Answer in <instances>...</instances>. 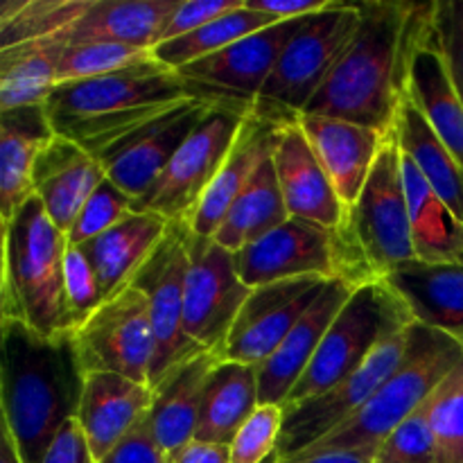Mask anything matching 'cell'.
<instances>
[{"mask_svg": "<svg viewBox=\"0 0 463 463\" xmlns=\"http://www.w3.org/2000/svg\"><path fill=\"white\" fill-rule=\"evenodd\" d=\"M99 463H165L163 452L158 450L156 441L152 437V425H149V414L136 425L134 432Z\"/></svg>", "mask_w": 463, "mask_h": 463, "instance_id": "cell-45", "label": "cell"}, {"mask_svg": "<svg viewBox=\"0 0 463 463\" xmlns=\"http://www.w3.org/2000/svg\"><path fill=\"white\" fill-rule=\"evenodd\" d=\"M220 360V353H199L193 360L172 371L154 389L149 425H152L154 441L163 455H170V452L194 441L203 387H206L208 375Z\"/></svg>", "mask_w": 463, "mask_h": 463, "instance_id": "cell-28", "label": "cell"}, {"mask_svg": "<svg viewBox=\"0 0 463 463\" xmlns=\"http://www.w3.org/2000/svg\"><path fill=\"white\" fill-rule=\"evenodd\" d=\"M104 297L98 276L81 247L68 244L66 253V321L68 333L80 328L99 306Z\"/></svg>", "mask_w": 463, "mask_h": 463, "instance_id": "cell-42", "label": "cell"}, {"mask_svg": "<svg viewBox=\"0 0 463 463\" xmlns=\"http://www.w3.org/2000/svg\"><path fill=\"white\" fill-rule=\"evenodd\" d=\"M430 401L432 396L378 448L373 463H437V443L430 425Z\"/></svg>", "mask_w": 463, "mask_h": 463, "instance_id": "cell-41", "label": "cell"}, {"mask_svg": "<svg viewBox=\"0 0 463 463\" xmlns=\"http://www.w3.org/2000/svg\"><path fill=\"white\" fill-rule=\"evenodd\" d=\"M3 425L23 463H43L59 430L80 410L86 373L72 335L45 337L21 321L0 319Z\"/></svg>", "mask_w": 463, "mask_h": 463, "instance_id": "cell-2", "label": "cell"}, {"mask_svg": "<svg viewBox=\"0 0 463 463\" xmlns=\"http://www.w3.org/2000/svg\"><path fill=\"white\" fill-rule=\"evenodd\" d=\"M333 0H247V7L274 21H297L324 12Z\"/></svg>", "mask_w": 463, "mask_h": 463, "instance_id": "cell-47", "label": "cell"}, {"mask_svg": "<svg viewBox=\"0 0 463 463\" xmlns=\"http://www.w3.org/2000/svg\"><path fill=\"white\" fill-rule=\"evenodd\" d=\"M43 463H95L77 419L68 420L45 452Z\"/></svg>", "mask_w": 463, "mask_h": 463, "instance_id": "cell-46", "label": "cell"}, {"mask_svg": "<svg viewBox=\"0 0 463 463\" xmlns=\"http://www.w3.org/2000/svg\"><path fill=\"white\" fill-rule=\"evenodd\" d=\"M396 136L401 149L416 163L420 175L463 224V167L450 154V149L439 140L423 113L414 107L410 98L402 99L396 120Z\"/></svg>", "mask_w": 463, "mask_h": 463, "instance_id": "cell-32", "label": "cell"}, {"mask_svg": "<svg viewBox=\"0 0 463 463\" xmlns=\"http://www.w3.org/2000/svg\"><path fill=\"white\" fill-rule=\"evenodd\" d=\"M297 122L310 140L326 175L333 181L348 217H353L375 158L389 134H380L369 127L339 118L312 116V113H298Z\"/></svg>", "mask_w": 463, "mask_h": 463, "instance_id": "cell-21", "label": "cell"}, {"mask_svg": "<svg viewBox=\"0 0 463 463\" xmlns=\"http://www.w3.org/2000/svg\"><path fill=\"white\" fill-rule=\"evenodd\" d=\"M188 235L190 229L185 224H172L154 256L131 280V285L147 298L149 319H152L154 339H156V355H154L152 373H149L152 392L172 371L202 353L190 344L184 330Z\"/></svg>", "mask_w": 463, "mask_h": 463, "instance_id": "cell-14", "label": "cell"}, {"mask_svg": "<svg viewBox=\"0 0 463 463\" xmlns=\"http://www.w3.org/2000/svg\"><path fill=\"white\" fill-rule=\"evenodd\" d=\"M283 407L258 405L229 443L231 463H274L283 432Z\"/></svg>", "mask_w": 463, "mask_h": 463, "instance_id": "cell-39", "label": "cell"}, {"mask_svg": "<svg viewBox=\"0 0 463 463\" xmlns=\"http://www.w3.org/2000/svg\"><path fill=\"white\" fill-rule=\"evenodd\" d=\"M190 98L193 90L179 72L152 59L113 75L57 84L45 111L54 134L99 154Z\"/></svg>", "mask_w": 463, "mask_h": 463, "instance_id": "cell-3", "label": "cell"}, {"mask_svg": "<svg viewBox=\"0 0 463 463\" xmlns=\"http://www.w3.org/2000/svg\"><path fill=\"white\" fill-rule=\"evenodd\" d=\"M294 118H279L262 111L260 107H253V111L244 118L240 134L222 165L220 175L215 176L208 193L203 194L190 231L203 238H215L224 222L226 213L235 203V199L242 194L253 181L256 172L260 170L267 158L274 156L276 140H279L280 129Z\"/></svg>", "mask_w": 463, "mask_h": 463, "instance_id": "cell-19", "label": "cell"}, {"mask_svg": "<svg viewBox=\"0 0 463 463\" xmlns=\"http://www.w3.org/2000/svg\"><path fill=\"white\" fill-rule=\"evenodd\" d=\"M360 21L362 3L339 0H333L324 12L307 16L285 45L256 107L279 118H297L306 111L346 50Z\"/></svg>", "mask_w": 463, "mask_h": 463, "instance_id": "cell-7", "label": "cell"}, {"mask_svg": "<svg viewBox=\"0 0 463 463\" xmlns=\"http://www.w3.org/2000/svg\"><path fill=\"white\" fill-rule=\"evenodd\" d=\"M233 260L240 280L251 289L303 276L344 279L357 285L375 280L355 242L335 238L292 217L258 242L233 253Z\"/></svg>", "mask_w": 463, "mask_h": 463, "instance_id": "cell-8", "label": "cell"}, {"mask_svg": "<svg viewBox=\"0 0 463 463\" xmlns=\"http://www.w3.org/2000/svg\"><path fill=\"white\" fill-rule=\"evenodd\" d=\"M416 324L410 307L383 279L360 285L326 333L319 351L283 410L321 396L355 373L389 337Z\"/></svg>", "mask_w": 463, "mask_h": 463, "instance_id": "cell-6", "label": "cell"}, {"mask_svg": "<svg viewBox=\"0 0 463 463\" xmlns=\"http://www.w3.org/2000/svg\"><path fill=\"white\" fill-rule=\"evenodd\" d=\"M152 50L131 48L120 43H77L66 45L57 66V84L129 71L152 61Z\"/></svg>", "mask_w": 463, "mask_h": 463, "instance_id": "cell-37", "label": "cell"}, {"mask_svg": "<svg viewBox=\"0 0 463 463\" xmlns=\"http://www.w3.org/2000/svg\"><path fill=\"white\" fill-rule=\"evenodd\" d=\"M411 242L416 260L428 265H463V224L437 197L416 163L402 152Z\"/></svg>", "mask_w": 463, "mask_h": 463, "instance_id": "cell-31", "label": "cell"}, {"mask_svg": "<svg viewBox=\"0 0 463 463\" xmlns=\"http://www.w3.org/2000/svg\"><path fill=\"white\" fill-rule=\"evenodd\" d=\"M285 463H373V457L364 452H319V455L298 457Z\"/></svg>", "mask_w": 463, "mask_h": 463, "instance_id": "cell-49", "label": "cell"}, {"mask_svg": "<svg viewBox=\"0 0 463 463\" xmlns=\"http://www.w3.org/2000/svg\"><path fill=\"white\" fill-rule=\"evenodd\" d=\"M288 220L289 213L285 206L283 193H280L274 158H267L251 184L235 199L213 240H217L231 253H238L240 249L258 242Z\"/></svg>", "mask_w": 463, "mask_h": 463, "instance_id": "cell-34", "label": "cell"}, {"mask_svg": "<svg viewBox=\"0 0 463 463\" xmlns=\"http://www.w3.org/2000/svg\"><path fill=\"white\" fill-rule=\"evenodd\" d=\"M84 373H118L149 387L156 339L147 298L134 285L104 298L102 306L72 330Z\"/></svg>", "mask_w": 463, "mask_h": 463, "instance_id": "cell-11", "label": "cell"}, {"mask_svg": "<svg viewBox=\"0 0 463 463\" xmlns=\"http://www.w3.org/2000/svg\"><path fill=\"white\" fill-rule=\"evenodd\" d=\"M351 226L373 279H384L396 267L416 260L402 176V149L396 129L384 138L351 217Z\"/></svg>", "mask_w": 463, "mask_h": 463, "instance_id": "cell-10", "label": "cell"}, {"mask_svg": "<svg viewBox=\"0 0 463 463\" xmlns=\"http://www.w3.org/2000/svg\"><path fill=\"white\" fill-rule=\"evenodd\" d=\"M434 16V9H432ZM432 16L411 45L407 63V98L423 113L443 145L463 167V99L448 72L434 34Z\"/></svg>", "mask_w": 463, "mask_h": 463, "instance_id": "cell-24", "label": "cell"}, {"mask_svg": "<svg viewBox=\"0 0 463 463\" xmlns=\"http://www.w3.org/2000/svg\"><path fill=\"white\" fill-rule=\"evenodd\" d=\"M430 425L437 463H463V360L432 393Z\"/></svg>", "mask_w": 463, "mask_h": 463, "instance_id": "cell-38", "label": "cell"}, {"mask_svg": "<svg viewBox=\"0 0 463 463\" xmlns=\"http://www.w3.org/2000/svg\"><path fill=\"white\" fill-rule=\"evenodd\" d=\"M434 3H362V21L346 50L303 113L396 129L407 98V63Z\"/></svg>", "mask_w": 463, "mask_h": 463, "instance_id": "cell-1", "label": "cell"}, {"mask_svg": "<svg viewBox=\"0 0 463 463\" xmlns=\"http://www.w3.org/2000/svg\"><path fill=\"white\" fill-rule=\"evenodd\" d=\"M217 104L222 102L202 98L184 99L104 152L95 154L107 170L109 181H113L131 202L143 197Z\"/></svg>", "mask_w": 463, "mask_h": 463, "instance_id": "cell-16", "label": "cell"}, {"mask_svg": "<svg viewBox=\"0 0 463 463\" xmlns=\"http://www.w3.org/2000/svg\"><path fill=\"white\" fill-rule=\"evenodd\" d=\"M251 288L240 280L233 253L190 231L184 294V330L197 351L220 353Z\"/></svg>", "mask_w": 463, "mask_h": 463, "instance_id": "cell-13", "label": "cell"}, {"mask_svg": "<svg viewBox=\"0 0 463 463\" xmlns=\"http://www.w3.org/2000/svg\"><path fill=\"white\" fill-rule=\"evenodd\" d=\"M276 23L280 21L253 12V9L247 7V0H244L238 9L206 23L199 30L179 36V39L158 43L152 50V54L161 66L170 68V71H181V68L190 66V63L199 61V59L211 57V54L233 45L235 41L244 39L249 34H256V32L276 25Z\"/></svg>", "mask_w": 463, "mask_h": 463, "instance_id": "cell-35", "label": "cell"}, {"mask_svg": "<svg viewBox=\"0 0 463 463\" xmlns=\"http://www.w3.org/2000/svg\"><path fill=\"white\" fill-rule=\"evenodd\" d=\"M260 405L256 366L220 360L203 387L194 441L229 446Z\"/></svg>", "mask_w": 463, "mask_h": 463, "instance_id": "cell-30", "label": "cell"}, {"mask_svg": "<svg viewBox=\"0 0 463 463\" xmlns=\"http://www.w3.org/2000/svg\"><path fill=\"white\" fill-rule=\"evenodd\" d=\"M432 25L452 84L463 99V0L434 3Z\"/></svg>", "mask_w": 463, "mask_h": 463, "instance_id": "cell-43", "label": "cell"}, {"mask_svg": "<svg viewBox=\"0 0 463 463\" xmlns=\"http://www.w3.org/2000/svg\"><path fill=\"white\" fill-rule=\"evenodd\" d=\"M461 360V344L428 326L414 324L405 360L375 396L346 423L294 459L319 452H364L375 457L378 448L437 392Z\"/></svg>", "mask_w": 463, "mask_h": 463, "instance_id": "cell-5", "label": "cell"}, {"mask_svg": "<svg viewBox=\"0 0 463 463\" xmlns=\"http://www.w3.org/2000/svg\"><path fill=\"white\" fill-rule=\"evenodd\" d=\"M411 326L389 337L355 373L335 384L333 389L301 402V405L283 410V432H280L274 463L294 459L303 450L315 446L317 441L328 437L339 425L346 423L351 416H355L387 383L389 375L402 364L407 351H410Z\"/></svg>", "mask_w": 463, "mask_h": 463, "instance_id": "cell-12", "label": "cell"}, {"mask_svg": "<svg viewBox=\"0 0 463 463\" xmlns=\"http://www.w3.org/2000/svg\"><path fill=\"white\" fill-rule=\"evenodd\" d=\"M326 283L328 280L319 276H303L253 288L226 337L222 360L256 369L265 364L317 301Z\"/></svg>", "mask_w": 463, "mask_h": 463, "instance_id": "cell-17", "label": "cell"}, {"mask_svg": "<svg viewBox=\"0 0 463 463\" xmlns=\"http://www.w3.org/2000/svg\"><path fill=\"white\" fill-rule=\"evenodd\" d=\"M244 0H181L179 7L172 12V16L167 18V23L163 25L161 34H158L156 39V45L190 34V32L199 30V27L206 25V23L215 21V18L238 9ZM156 45H154V48H156Z\"/></svg>", "mask_w": 463, "mask_h": 463, "instance_id": "cell-44", "label": "cell"}, {"mask_svg": "<svg viewBox=\"0 0 463 463\" xmlns=\"http://www.w3.org/2000/svg\"><path fill=\"white\" fill-rule=\"evenodd\" d=\"M68 235L50 220L36 194L3 224L0 319L21 321L45 337L68 333Z\"/></svg>", "mask_w": 463, "mask_h": 463, "instance_id": "cell-4", "label": "cell"}, {"mask_svg": "<svg viewBox=\"0 0 463 463\" xmlns=\"http://www.w3.org/2000/svg\"><path fill=\"white\" fill-rule=\"evenodd\" d=\"M0 463H23L21 457H18L16 443L9 437L7 428L3 425V446H0Z\"/></svg>", "mask_w": 463, "mask_h": 463, "instance_id": "cell-50", "label": "cell"}, {"mask_svg": "<svg viewBox=\"0 0 463 463\" xmlns=\"http://www.w3.org/2000/svg\"><path fill=\"white\" fill-rule=\"evenodd\" d=\"M364 285V283H362ZM360 288L351 280H328L317 301L307 307L306 315L298 319L292 333L288 335L279 351L258 366V389H260V405L283 407L292 389L306 373L312 357L319 351L326 333L330 330L333 321L346 306L353 292Z\"/></svg>", "mask_w": 463, "mask_h": 463, "instance_id": "cell-20", "label": "cell"}, {"mask_svg": "<svg viewBox=\"0 0 463 463\" xmlns=\"http://www.w3.org/2000/svg\"><path fill=\"white\" fill-rule=\"evenodd\" d=\"M181 0H93L66 32L68 45L120 43L152 50Z\"/></svg>", "mask_w": 463, "mask_h": 463, "instance_id": "cell-29", "label": "cell"}, {"mask_svg": "<svg viewBox=\"0 0 463 463\" xmlns=\"http://www.w3.org/2000/svg\"><path fill=\"white\" fill-rule=\"evenodd\" d=\"M165 463H231L229 446H217V443L190 441L188 446L179 450L163 455Z\"/></svg>", "mask_w": 463, "mask_h": 463, "instance_id": "cell-48", "label": "cell"}, {"mask_svg": "<svg viewBox=\"0 0 463 463\" xmlns=\"http://www.w3.org/2000/svg\"><path fill=\"white\" fill-rule=\"evenodd\" d=\"M251 111L253 107L217 104L181 145L152 188L131 203V211L156 213L170 224H185L190 229L203 194L220 175L240 127Z\"/></svg>", "mask_w": 463, "mask_h": 463, "instance_id": "cell-9", "label": "cell"}, {"mask_svg": "<svg viewBox=\"0 0 463 463\" xmlns=\"http://www.w3.org/2000/svg\"><path fill=\"white\" fill-rule=\"evenodd\" d=\"M102 181H107V170L95 154L75 140L54 134L36 158L32 188L50 220L68 235L84 203Z\"/></svg>", "mask_w": 463, "mask_h": 463, "instance_id": "cell-23", "label": "cell"}, {"mask_svg": "<svg viewBox=\"0 0 463 463\" xmlns=\"http://www.w3.org/2000/svg\"><path fill=\"white\" fill-rule=\"evenodd\" d=\"M170 226V222L156 213L131 211L107 233L81 244V251L93 265L104 298L129 288L136 274L163 242Z\"/></svg>", "mask_w": 463, "mask_h": 463, "instance_id": "cell-26", "label": "cell"}, {"mask_svg": "<svg viewBox=\"0 0 463 463\" xmlns=\"http://www.w3.org/2000/svg\"><path fill=\"white\" fill-rule=\"evenodd\" d=\"M383 280L405 301L416 324L463 346V265L411 260L389 271Z\"/></svg>", "mask_w": 463, "mask_h": 463, "instance_id": "cell-25", "label": "cell"}, {"mask_svg": "<svg viewBox=\"0 0 463 463\" xmlns=\"http://www.w3.org/2000/svg\"><path fill=\"white\" fill-rule=\"evenodd\" d=\"M93 0H3L0 3V50L66 34Z\"/></svg>", "mask_w": 463, "mask_h": 463, "instance_id": "cell-36", "label": "cell"}, {"mask_svg": "<svg viewBox=\"0 0 463 463\" xmlns=\"http://www.w3.org/2000/svg\"><path fill=\"white\" fill-rule=\"evenodd\" d=\"M54 138L45 104L0 111V220L7 224L34 194L32 175L41 149Z\"/></svg>", "mask_w": 463, "mask_h": 463, "instance_id": "cell-27", "label": "cell"}, {"mask_svg": "<svg viewBox=\"0 0 463 463\" xmlns=\"http://www.w3.org/2000/svg\"><path fill=\"white\" fill-rule=\"evenodd\" d=\"M271 158L289 217L335 238L355 242L351 217L297 118L283 125Z\"/></svg>", "mask_w": 463, "mask_h": 463, "instance_id": "cell-18", "label": "cell"}, {"mask_svg": "<svg viewBox=\"0 0 463 463\" xmlns=\"http://www.w3.org/2000/svg\"><path fill=\"white\" fill-rule=\"evenodd\" d=\"M306 18L276 23L175 72H179L181 80L190 86L194 98L235 107H256L285 45Z\"/></svg>", "mask_w": 463, "mask_h": 463, "instance_id": "cell-15", "label": "cell"}, {"mask_svg": "<svg viewBox=\"0 0 463 463\" xmlns=\"http://www.w3.org/2000/svg\"><path fill=\"white\" fill-rule=\"evenodd\" d=\"M131 203L134 202L107 176V181L98 185V190L90 194L89 202L84 203V208L77 215L75 224L68 231V242L81 247V244L90 242L98 235L107 233L109 229H113L118 222L129 215Z\"/></svg>", "mask_w": 463, "mask_h": 463, "instance_id": "cell-40", "label": "cell"}, {"mask_svg": "<svg viewBox=\"0 0 463 463\" xmlns=\"http://www.w3.org/2000/svg\"><path fill=\"white\" fill-rule=\"evenodd\" d=\"M66 45V34H59L0 50V111L48 102Z\"/></svg>", "mask_w": 463, "mask_h": 463, "instance_id": "cell-33", "label": "cell"}, {"mask_svg": "<svg viewBox=\"0 0 463 463\" xmlns=\"http://www.w3.org/2000/svg\"><path fill=\"white\" fill-rule=\"evenodd\" d=\"M154 392L118 373H89L84 380L77 423L89 441L93 461L107 459L136 425L149 414Z\"/></svg>", "mask_w": 463, "mask_h": 463, "instance_id": "cell-22", "label": "cell"}]
</instances>
